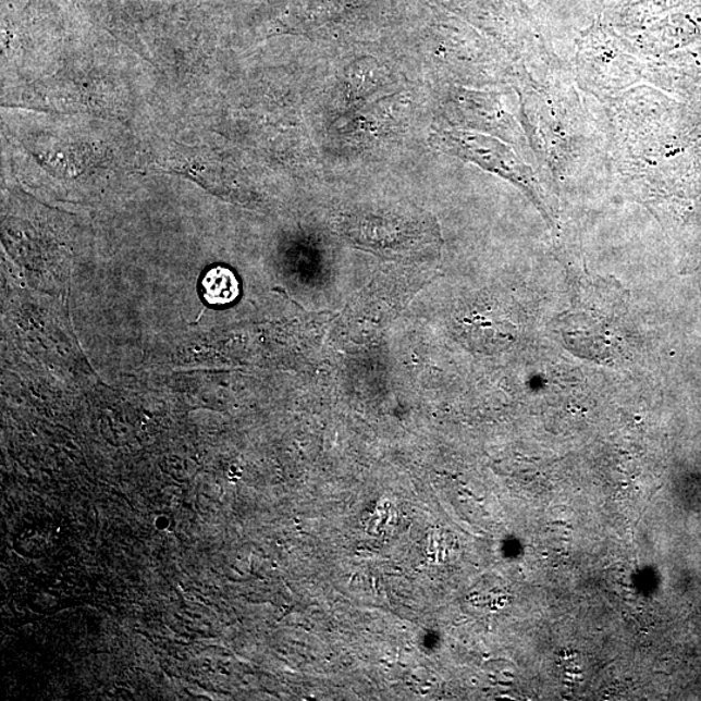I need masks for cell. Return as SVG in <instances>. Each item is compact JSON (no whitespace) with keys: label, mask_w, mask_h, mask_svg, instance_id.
<instances>
[{"label":"cell","mask_w":701,"mask_h":701,"mask_svg":"<svg viewBox=\"0 0 701 701\" xmlns=\"http://www.w3.org/2000/svg\"><path fill=\"white\" fill-rule=\"evenodd\" d=\"M206 299L212 305H226L239 294L238 281L226 268H214L208 272L204 282Z\"/></svg>","instance_id":"obj_2"},{"label":"cell","mask_w":701,"mask_h":701,"mask_svg":"<svg viewBox=\"0 0 701 701\" xmlns=\"http://www.w3.org/2000/svg\"><path fill=\"white\" fill-rule=\"evenodd\" d=\"M433 145L443 152L471 161L492 173L501 175L520 187L541 208L543 214L551 213L541 184H538L530 167L522 163L514 150L501 140L468 132H442L434 134Z\"/></svg>","instance_id":"obj_1"}]
</instances>
